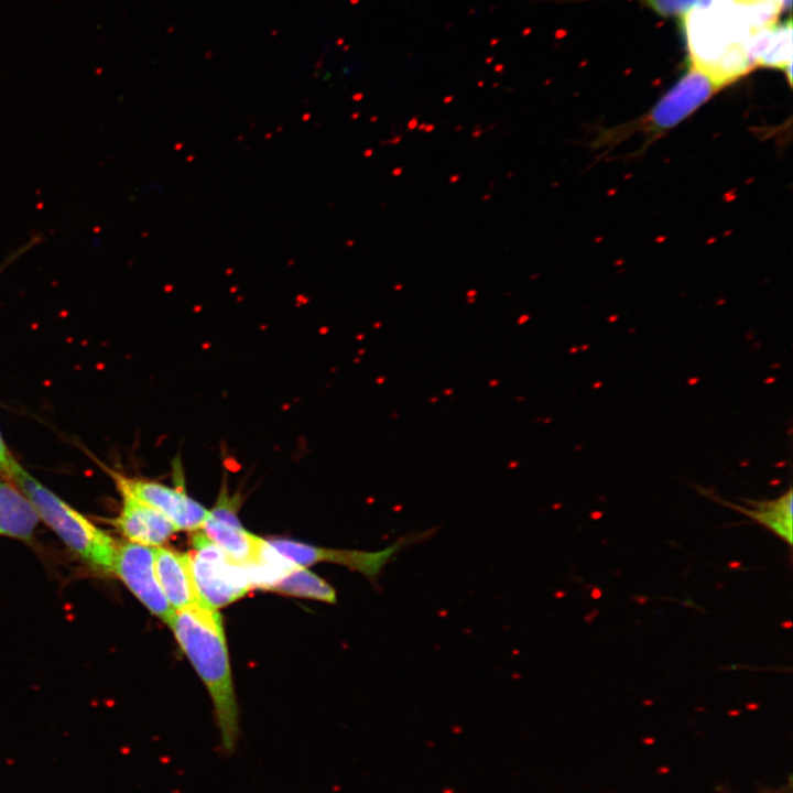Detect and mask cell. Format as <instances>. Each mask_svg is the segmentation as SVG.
<instances>
[{"mask_svg":"<svg viewBox=\"0 0 793 793\" xmlns=\"http://www.w3.org/2000/svg\"><path fill=\"white\" fill-rule=\"evenodd\" d=\"M782 8L765 0H699L683 17L691 66L720 89L756 67L752 35L776 22Z\"/></svg>","mask_w":793,"mask_h":793,"instance_id":"1","label":"cell"},{"mask_svg":"<svg viewBox=\"0 0 793 793\" xmlns=\"http://www.w3.org/2000/svg\"><path fill=\"white\" fill-rule=\"evenodd\" d=\"M169 626L213 700L224 756L236 752L239 708L220 615L210 607L175 611Z\"/></svg>","mask_w":793,"mask_h":793,"instance_id":"2","label":"cell"},{"mask_svg":"<svg viewBox=\"0 0 793 793\" xmlns=\"http://www.w3.org/2000/svg\"><path fill=\"white\" fill-rule=\"evenodd\" d=\"M8 480L29 498L40 520L84 563L97 572L112 573L118 543L110 534L46 488L18 461Z\"/></svg>","mask_w":793,"mask_h":793,"instance_id":"3","label":"cell"},{"mask_svg":"<svg viewBox=\"0 0 793 793\" xmlns=\"http://www.w3.org/2000/svg\"><path fill=\"white\" fill-rule=\"evenodd\" d=\"M193 545L189 555L194 579L208 606L217 610L254 587L247 569L231 562L203 532L194 534Z\"/></svg>","mask_w":793,"mask_h":793,"instance_id":"4","label":"cell"},{"mask_svg":"<svg viewBox=\"0 0 793 793\" xmlns=\"http://www.w3.org/2000/svg\"><path fill=\"white\" fill-rule=\"evenodd\" d=\"M239 496L229 495L224 484L218 499L202 525V532L236 565L258 567L269 542L247 531L238 518Z\"/></svg>","mask_w":793,"mask_h":793,"instance_id":"5","label":"cell"},{"mask_svg":"<svg viewBox=\"0 0 793 793\" xmlns=\"http://www.w3.org/2000/svg\"><path fill=\"white\" fill-rule=\"evenodd\" d=\"M112 573L155 617L170 623L174 610L166 600L154 569L153 547L133 542L117 544Z\"/></svg>","mask_w":793,"mask_h":793,"instance_id":"6","label":"cell"},{"mask_svg":"<svg viewBox=\"0 0 793 793\" xmlns=\"http://www.w3.org/2000/svg\"><path fill=\"white\" fill-rule=\"evenodd\" d=\"M719 88L705 74L689 65L676 84L654 105L639 123L640 129L665 132L706 102Z\"/></svg>","mask_w":793,"mask_h":793,"instance_id":"7","label":"cell"},{"mask_svg":"<svg viewBox=\"0 0 793 793\" xmlns=\"http://www.w3.org/2000/svg\"><path fill=\"white\" fill-rule=\"evenodd\" d=\"M110 475L116 487L127 489L139 500L161 512L177 531H196L202 528L208 510L192 499L184 489L145 478L128 477L113 470Z\"/></svg>","mask_w":793,"mask_h":793,"instance_id":"8","label":"cell"},{"mask_svg":"<svg viewBox=\"0 0 793 793\" xmlns=\"http://www.w3.org/2000/svg\"><path fill=\"white\" fill-rule=\"evenodd\" d=\"M406 539L376 552L339 550L307 545L286 539H274L269 543L284 557L296 565L307 566L316 563H330L345 566L376 583L382 568L404 545Z\"/></svg>","mask_w":793,"mask_h":793,"instance_id":"9","label":"cell"},{"mask_svg":"<svg viewBox=\"0 0 793 793\" xmlns=\"http://www.w3.org/2000/svg\"><path fill=\"white\" fill-rule=\"evenodd\" d=\"M153 555L157 582L174 611L210 607L198 593L189 554L157 546Z\"/></svg>","mask_w":793,"mask_h":793,"instance_id":"10","label":"cell"},{"mask_svg":"<svg viewBox=\"0 0 793 793\" xmlns=\"http://www.w3.org/2000/svg\"><path fill=\"white\" fill-rule=\"evenodd\" d=\"M121 509L113 525L129 542L144 546H162L176 531L161 512L139 500L127 489L117 487Z\"/></svg>","mask_w":793,"mask_h":793,"instance_id":"11","label":"cell"},{"mask_svg":"<svg viewBox=\"0 0 793 793\" xmlns=\"http://www.w3.org/2000/svg\"><path fill=\"white\" fill-rule=\"evenodd\" d=\"M39 522L29 498L14 484L0 478V535L29 540Z\"/></svg>","mask_w":793,"mask_h":793,"instance_id":"12","label":"cell"},{"mask_svg":"<svg viewBox=\"0 0 793 793\" xmlns=\"http://www.w3.org/2000/svg\"><path fill=\"white\" fill-rule=\"evenodd\" d=\"M756 66L787 70L792 68V20L757 31L749 42Z\"/></svg>","mask_w":793,"mask_h":793,"instance_id":"13","label":"cell"},{"mask_svg":"<svg viewBox=\"0 0 793 793\" xmlns=\"http://www.w3.org/2000/svg\"><path fill=\"white\" fill-rule=\"evenodd\" d=\"M751 507L745 508L736 504H724L734 508L739 512L754 519L757 522L771 530L773 533L785 540L789 544L792 541V489L780 498L769 501H748Z\"/></svg>","mask_w":793,"mask_h":793,"instance_id":"14","label":"cell"},{"mask_svg":"<svg viewBox=\"0 0 793 793\" xmlns=\"http://www.w3.org/2000/svg\"><path fill=\"white\" fill-rule=\"evenodd\" d=\"M268 590L293 597L336 602L335 589L305 566L296 565Z\"/></svg>","mask_w":793,"mask_h":793,"instance_id":"15","label":"cell"},{"mask_svg":"<svg viewBox=\"0 0 793 793\" xmlns=\"http://www.w3.org/2000/svg\"><path fill=\"white\" fill-rule=\"evenodd\" d=\"M699 0H642V2L664 18H683Z\"/></svg>","mask_w":793,"mask_h":793,"instance_id":"16","label":"cell"},{"mask_svg":"<svg viewBox=\"0 0 793 793\" xmlns=\"http://www.w3.org/2000/svg\"><path fill=\"white\" fill-rule=\"evenodd\" d=\"M15 461L17 460L10 453L8 446L6 445L4 438L0 431V475L2 478L8 480L11 469H12L13 465L15 464Z\"/></svg>","mask_w":793,"mask_h":793,"instance_id":"17","label":"cell"},{"mask_svg":"<svg viewBox=\"0 0 793 793\" xmlns=\"http://www.w3.org/2000/svg\"><path fill=\"white\" fill-rule=\"evenodd\" d=\"M775 2L781 6L782 10H789L791 8V0H765Z\"/></svg>","mask_w":793,"mask_h":793,"instance_id":"18","label":"cell"}]
</instances>
